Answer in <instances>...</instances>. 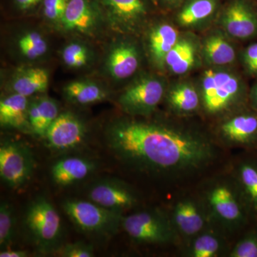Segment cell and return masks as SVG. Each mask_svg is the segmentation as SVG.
Here are the masks:
<instances>
[{
	"instance_id": "cell-1",
	"label": "cell",
	"mask_w": 257,
	"mask_h": 257,
	"mask_svg": "<svg viewBox=\"0 0 257 257\" xmlns=\"http://www.w3.org/2000/svg\"><path fill=\"white\" fill-rule=\"evenodd\" d=\"M107 146L119 160L141 170L184 172L210 160L211 145L205 140L150 123L119 120L106 132Z\"/></svg>"
},
{
	"instance_id": "cell-2",
	"label": "cell",
	"mask_w": 257,
	"mask_h": 257,
	"mask_svg": "<svg viewBox=\"0 0 257 257\" xmlns=\"http://www.w3.org/2000/svg\"><path fill=\"white\" fill-rule=\"evenodd\" d=\"M24 226L37 251L49 253L60 249L63 233L62 219L46 198H35L29 204L24 216Z\"/></svg>"
},
{
	"instance_id": "cell-3",
	"label": "cell",
	"mask_w": 257,
	"mask_h": 257,
	"mask_svg": "<svg viewBox=\"0 0 257 257\" xmlns=\"http://www.w3.org/2000/svg\"><path fill=\"white\" fill-rule=\"evenodd\" d=\"M62 208L76 227L87 234L111 236L121 226L122 212L110 210L90 200L67 199Z\"/></svg>"
},
{
	"instance_id": "cell-4",
	"label": "cell",
	"mask_w": 257,
	"mask_h": 257,
	"mask_svg": "<svg viewBox=\"0 0 257 257\" xmlns=\"http://www.w3.org/2000/svg\"><path fill=\"white\" fill-rule=\"evenodd\" d=\"M35 159L28 145L8 140L0 145V177L7 186L20 188L31 178Z\"/></svg>"
},
{
	"instance_id": "cell-5",
	"label": "cell",
	"mask_w": 257,
	"mask_h": 257,
	"mask_svg": "<svg viewBox=\"0 0 257 257\" xmlns=\"http://www.w3.org/2000/svg\"><path fill=\"white\" fill-rule=\"evenodd\" d=\"M121 226L131 239L138 243H163L174 238L170 222L155 211H140L123 216Z\"/></svg>"
},
{
	"instance_id": "cell-6",
	"label": "cell",
	"mask_w": 257,
	"mask_h": 257,
	"mask_svg": "<svg viewBox=\"0 0 257 257\" xmlns=\"http://www.w3.org/2000/svg\"><path fill=\"white\" fill-rule=\"evenodd\" d=\"M85 137V125L82 120L72 113L64 112L59 114L44 138L52 150L67 151L82 145Z\"/></svg>"
},
{
	"instance_id": "cell-7",
	"label": "cell",
	"mask_w": 257,
	"mask_h": 257,
	"mask_svg": "<svg viewBox=\"0 0 257 257\" xmlns=\"http://www.w3.org/2000/svg\"><path fill=\"white\" fill-rule=\"evenodd\" d=\"M164 90L163 84L157 79H143L126 89L119 103L123 110L130 114H147L160 103Z\"/></svg>"
},
{
	"instance_id": "cell-8",
	"label": "cell",
	"mask_w": 257,
	"mask_h": 257,
	"mask_svg": "<svg viewBox=\"0 0 257 257\" xmlns=\"http://www.w3.org/2000/svg\"><path fill=\"white\" fill-rule=\"evenodd\" d=\"M89 200L106 209L122 212L138 202L135 193L123 182L104 179L94 182L88 190Z\"/></svg>"
},
{
	"instance_id": "cell-9",
	"label": "cell",
	"mask_w": 257,
	"mask_h": 257,
	"mask_svg": "<svg viewBox=\"0 0 257 257\" xmlns=\"http://www.w3.org/2000/svg\"><path fill=\"white\" fill-rule=\"evenodd\" d=\"M99 17L96 0H69L61 24L66 31L89 35L95 30Z\"/></svg>"
},
{
	"instance_id": "cell-10",
	"label": "cell",
	"mask_w": 257,
	"mask_h": 257,
	"mask_svg": "<svg viewBox=\"0 0 257 257\" xmlns=\"http://www.w3.org/2000/svg\"><path fill=\"white\" fill-rule=\"evenodd\" d=\"M223 23L236 38H251L257 34V14L245 0H236L225 12Z\"/></svg>"
},
{
	"instance_id": "cell-11",
	"label": "cell",
	"mask_w": 257,
	"mask_h": 257,
	"mask_svg": "<svg viewBox=\"0 0 257 257\" xmlns=\"http://www.w3.org/2000/svg\"><path fill=\"white\" fill-rule=\"evenodd\" d=\"M95 163L80 157L60 159L51 168L52 181L60 187H68L89 177L95 170Z\"/></svg>"
},
{
	"instance_id": "cell-12",
	"label": "cell",
	"mask_w": 257,
	"mask_h": 257,
	"mask_svg": "<svg viewBox=\"0 0 257 257\" xmlns=\"http://www.w3.org/2000/svg\"><path fill=\"white\" fill-rule=\"evenodd\" d=\"M29 106L28 96L18 93L2 99L0 101L1 126L31 133L28 120Z\"/></svg>"
},
{
	"instance_id": "cell-13",
	"label": "cell",
	"mask_w": 257,
	"mask_h": 257,
	"mask_svg": "<svg viewBox=\"0 0 257 257\" xmlns=\"http://www.w3.org/2000/svg\"><path fill=\"white\" fill-rule=\"evenodd\" d=\"M139 63L138 52L135 47L130 44L121 43L109 52L106 67L113 78L124 79L136 72Z\"/></svg>"
},
{
	"instance_id": "cell-14",
	"label": "cell",
	"mask_w": 257,
	"mask_h": 257,
	"mask_svg": "<svg viewBox=\"0 0 257 257\" xmlns=\"http://www.w3.org/2000/svg\"><path fill=\"white\" fill-rule=\"evenodd\" d=\"M59 114L58 104L51 98L44 96L30 103L28 120L31 133L45 138Z\"/></svg>"
},
{
	"instance_id": "cell-15",
	"label": "cell",
	"mask_w": 257,
	"mask_h": 257,
	"mask_svg": "<svg viewBox=\"0 0 257 257\" xmlns=\"http://www.w3.org/2000/svg\"><path fill=\"white\" fill-rule=\"evenodd\" d=\"M111 20L119 23H133L145 16L144 0H99Z\"/></svg>"
},
{
	"instance_id": "cell-16",
	"label": "cell",
	"mask_w": 257,
	"mask_h": 257,
	"mask_svg": "<svg viewBox=\"0 0 257 257\" xmlns=\"http://www.w3.org/2000/svg\"><path fill=\"white\" fill-rule=\"evenodd\" d=\"M49 74L45 69L32 67L23 69L15 76L12 83L14 93L30 96L47 90Z\"/></svg>"
},
{
	"instance_id": "cell-17",
	"label": "cell",
	"mask_w": 257,
	"mask_h": 257,
	"mask_svg": "<svg viewBox=\"0 0 257 257\" xmlns=\"http://www.w3.org/2000/svg\"><path fill=\"white\" fill-rule=\"evenodd\" d=\"M209 201L214 211L224 220L236 222L242 219L239 204L228 187L219 186L213 189Z\"/></svg>"
},
{
	"instance_id": "cell-18",
	"label": "cell",
	"mask_w": 257,
	"mask_h": 257,
	"mask_svg": "<svg viewBox=\"0 0 257 257\" xmlns=\"http://www.w3.org/2000/svg\"><path fill=\"white\" fill-rule=\"evenodd\" d=\"M215 94L207 110L218 112L225 109L237 95L239 90L238 79L226 72H215Z\"/></svg>"
},
{
	"instance_id": "cell-19",
	"label": "cell",
	"mask_w": 257,
	"mask_h": 257,
	"mask_svg": "<svg viewBox=\"0 0 257 257\" xmlns=\"http://www.w3.org/2000/svg\"><path fill=\"white\" fill-rule=\"evenodd\" d=\"M177 42L178 32L171 25H160L152 32L150 36V51L157 63H165L167 54Z\"/></svg>"
},
{
	"instance_id": "cell-20",
	"label": "cell",
	"mask_w": 257,
	"mask_h": 257,
	"mask_svg": "<svg viewBox=\"0 0 257 257\" xmlns=\"http://www.w3.org/2000/svg\"><path fill=\"white\" fill-rule=\"evenodd\" d=\"M222 132L226 138L234 143H249L257 135V116L252 114L236 116L223 125Z\"/></svg>"
},
{
	"instance_id": "cell-21",
	"label": "cell",
	"mask_w": 257,
	"mask_h": 257,
	"mask_svg": "<svg viewBox=\"0 0 257 257\" xmlns=\"http://www.w3.org/2000/svg\"><path fill=\"white\" fill-rule=\"evenodd\" d=\"M174 219L179 229L187 236L197 234L204 224L202 214L197 206L190 201H182L177 204Z\"/></svg>"
},
{
	"instance_id": "cell-22",
	"label": "cell",
	"mask_w": 257,
	"mask_h": 257,
	"mask_svg": "<svg viewBox=\"0 0 257 257\" xmlns=\"http://www.w3.org/2000/svg\"><path fill=\"white\" fill-rule=\"evenodd\" d=\"M64 94L67 99L76 104H93L104 100L106 96L102 88L94 82L76 81L64 87Z\"/></svg>"
},
{
	"instance_id": "cell-23",
	"label": "cell",
	"mask_w": 257,
	"mask_h": 257,
	"mask_svg": "<svg viewBox=\"0 0 257 257\" xmlns=\"http://www.w3.org/2000/svg\"><path fill=\"white\" fill-rule=\"evenodd\" d=\"M216 8V0H192L179 13V22L184 26H191L209 18Z\"/></svg>"
},
{
	"instance_id": "cell-24",
	"label": "cell",
	"mask_w": 257,
	"mask_h": 257,
	"mask_svg": "<svg viewBox=\"0 0 257 257\" xmlns=\"http://www.w3.org/2000/svg\"><path fill=\"white\" fill-rule=\"evenodd\" d=\"M204 52L211 63L218 65L231 63L235 59L234 48L220 36L208 39L204 45Z\"/></svg>"
},
{
	"instance_id": "cell-25",
	"label": "cell",
	"mask_w": 257,
	"mask_h": 257,
	"mask_svg": "<svg viewBox=\"0 0 257 257\" xmlns=\"http://www.w3.org/2000/svg\"><path fill=\"white\" fill-rule=\"evenodd\" d=\"M15 209L9 203L3 202L0 205V247L5 249L11 244L15 236Z\"/></svg>"
},
{
	"instance_id": "cell-26",
	"label": "cell",
	"mask_w": 257,
	"mask_h": 257,
	"mask_svg": "<svg viewBox=\"0 0 257 257\" xmlns=\"http://www.w3.org/2000/svg\"><path fill=\"white\" fill-rule=\"evenodd\" d=\"M18 47L25 57L35 60L46 53L47 43L41 34L37 32H29L18 40Z\"/></svg>"
},
{
	"instance_id": "cell-27",
	"label": "cell",
	"mask_w": 257,
	"mask_h": 257,
	"mask_svg": "<svg viewBox=\"0 0 257 257\" xmlns=\"http://www.w3.org/2000/svg\"><path fill=\"white\" fill-rule=\"evenodd\" d=\"M170 101L176 109L192 111L199 106V96L194 88L189 85L179 86L170 93Z\"/></svg>"
},
{
	"instance_id": "cell-28",
	"label": "cell",
	"mask_w": 257,
	"mask_h": 257,
	"mask_svg": "<svg viewBox=\"0 0 257 257\" xmlns=\"http://www.w3.org/2000/svg\"><path fill=\"white\" fill-rule=\"evenodd\" d=\"M89 51L78 42H72L64 47L62 57L64 64L72 68H80L89 61Z\"/></svg>"
},
{
	"instance_id": "cell-29",
	"label": "cell",
	"mask_w": 257,
	"mask_h": 257,
	"mask_svg": "<svg viewBox=\"0 0 257 257\" xmlns=\"http://www.w3.org/2000/svg\"><path fill=\"white\" fill-rule=\"evenodd\" d=\"M220 241L214 235L202 234L193 243L191 254L194 257L215 256L220 250Z\"/></svg>"
},
{
	"instance_id": "cell-30",
	"label": "cell",
	"mask_w": 257,
	"mask_h": 257,
	"mask_svg": "<svg viewBox=\"0 0 257 257\" xmlns=\"http://www.w3.org/2000/svg\"><path fill=\"white\" fill-rule=\"evenodd\" d=\"M240 178L248 200L257 210V167L244 164L240 169Z\"/></svg>"
},
{
	"instance_id": "cell-31",
	"label": "cell",
	"mask_w": 257,
	"mask_h": 257,
	"mask_svg": "<svg viewBox=\"0 0 257 257\" xmlns=\"http://www.w3.org/2000/svg\"><path fill=\"white\" fill-rule=\"evenodd\" d=\"M69 0H43L44 15L47 20L62 23Z\"/></svg>"
},
{
	"instance_id": "cell-32",
	"label": "cell",
	"mask_w": 257,
	"mask_h": 257,
	"mask_svg": "<svg viewBox=\"0 0 257 257\" xmlns=\"http://www.w3.org/2000/svg\"><path fill=\"white\" fill-rule=\"evenodd\" d=\"M233 257H257V234L251 233L237 243L231 253Z\"/></svg>"
},
{
	"instance_id": "cell-33",
	"label": "cell",
	"mask_w": 257,
	"mask_h": 257,
	"mask_svg": "<svg viewBox=\"0 0 257 257\" xmlns=\"http://www.w3.org/2000/svg\"><path fill=\"white\" fill-rule=\"evenodd\" d=\"M61 256L64 257H92L94 256L92 245L82 241L68 243L58 250Z\"/></svg>"
},
{
	"instance_id": "cell-34",
	"label": "cell",
	"mask_w": 257,
	"mask_h": 257,
	"mask_svg": "<svg viewBox=\"0 0 257 257\" xmlns=\"http://www.w3.org/2000/svg\"><path fill=\"white\" fill-rule=\"evenodd\" d=\"M215 89V72L209 69L204 74V79H203V98H204V106L206 109L211 104L214 98Z\"/></svg>"
},
{
	"instance_id": "cell-35",
	"label": "cell",
	"mask_w": 257,
	"mask_h": 257,
	"mask_svg": "<svg viewBox=\"0 0 257 257\" xmlns=\"http://www.w3.org/2000/svg\"><path fill=\"white\" fill-rule=\"evenodd\" d=\"M193 47V45L190 42L186 41V40H182L176 44L175 46L171 50L170 52L167 54L165 59V63L171 67L174 64L179 62V60L191 48Z\"/></svg>"
},
{
	"instance_id": "cell-36",
	"label": "cell",
	"mask_w": 257,
	"mask_h": 257,
	"mask_svg": "<svg viewBox=\"0 0 257 257\" xmlns=\"http://www.w3.org/2000/svg\"><path fill=\"white\" fill-rule=\"evenodd\" d=\"M194 61H195V51L193 47L179 60V62L170 67L171 70L174 73L177 74L185 73L192 67Z\"/></svg>"
},
{
	"instance_id": "cell-37",
	"label": "cell",
	"mask_w": 257,
	"mask_h": 257,
	"mask_svg": "<svg viewBox=\"0 0 257 257\" xmlns=\"http://www.w3.org/2000/svg\"><path fill=\"white\" fill-rule=\"evenodd\" d=\"M245 67L250 74H257V42L248 46L243 54Z\"/></svg>"
},
{
	"instance_id": "cell-38",
	"label": "cell",
	"mask_w": 257,
	"mask_h": 257,
	"mask_svg": "<svg viewBox=\"0 0 257 257\" xmlns=\"http://www.w3.org/2000/svg\"><path fill=\"white\" fill-rule=\"evenodd\" d=\"M41 0H15V4L21 10L32 9L36 6Z\"/></svg>"
},
{
	"instance_id": "cell-39",
	"label": "cell",
	"mask_w": 257,
	"mask_h": 257,
	"mask_svg": "<svg viewBox=\"0 0 257 257\" xmlns=\"http://www.w3.org/2000/svg\"><path fill=\"white\" fill-rule=\"evenodd\" d=\"M28 256V253L23 250H10L3 249L0 252L1 257H26Z\"/></svg>"
},
{
	"instance_id": "cell-40",
	"label": "cell",
	"mask_w": 257,
	"mask_h": 257,
	"mask_svg": "<svg viewBox=\"0 0 257 257\" xmlns=\"http://www.w3.org/2000/svg\"><path fill=\"white\" fill-rule=\"evenodd\" d=\"M251 96H252L253 103H254L255 105L257 106V84L255 86L254 88H253Z\"/></svg>"
},
{
	"instance_id": "cell-41",
	"label": "cell",
	"mask_w": 257,
	"mask_h": 257,
	"mask_svg": "<svg viewBox=\"0 0 257 257\" xmlns=\"http://www.w3.org/2000/svg\"><path fill=\"white\" fill-rule=\"evenodd\" d=\"M167 1H172V0H167Z\"/></svg>"
}]
</instances>
